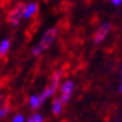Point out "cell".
Returning a JSON list of instances; mask_svg holds the SVG:
<instances>
[{"label":"cell","mask_w":122,"mask_h":122,"mask_svg":"<svg viewBox=\"0 0 122 122\" xmlns=\"http://www.w3.org/2000/svg\"><path fill=\"white\" fill-rule=\"evenodd\" d=\"M25 8L26 6L22 4L17 5L14 9H11V11L8 15V21L10 22L12 26H18L21 19L24 18V12H25Z\"/></svg>","instance_id":"2"},{"label":"cell","mask_w":122,"mask_h":122,"mask_svg":"<svg viewBox=\"0 0 122 122\" xmlns=\"http://www.w3.org/2000/svg\"><path fill=\"white\" fill-rule=\"evenodd\" d=\"M110 29H111V26L109 22H104L97 29H96L95 34H94V37H93V41L95 44H100L107 38V36L110 33Z\"/></svg>","instance_id":"4"},{"label":"cell","mask_w":122,"mask_h":122,"mask_svg":"<svg viewBox=\"0 0 122 122\" xmlns=\"http://www.w3.org/2000/svg\"><path fill=\"white\" fill-rule=\"evenodd\" d=\"M11 122H25V118L22 114H17L14 117V119L11 120Z\"/></svg>","instance_id":"12"},{"label":"cell","mask_w":122,"mask_h":122,"mask_svg":"<svg viewBox=\"0 0 122 122\" xmlns=\"http://www.w3.org/2000/svg\"><path fill=\"white\" fill-rule=\"evenodd\" d=\"M38 10V7H37V4L35 2H30L26 6L25 8V12H24V18L25 19H29L31 18L33 16L36 15V12Z\"/></svg>","instance_id":"6"},{"label":"cell","mask_w":122,"mask_h":122,"mask_svg":"<svg viewBox=\"0 0 122 122\" xmlns=\"http://www.w3.org/2000/svg\"><path fill=\"white\" fill-rule=\"evenodd\" d=\"M119 92L122 93V66H121V73H120V83H119Z\"/></svg>","instance_id":"13"},{"label":"cell","mask_w":122,"mask_h":122,"mask_svg":"<svg viewBox=\"0 0 122 122\" xmlns=\"http://www.w3.org/2000/svg\"><path fill=\"white\" fill-rule=\"evenodd\" d=\"M57 86H55V85H53L52 83H49V84L46 86V89L43 91V93H41V97H43V100L44 101H46L47 99H49L52 95H54V93L57 91Z\"/></svg>","instance_id":"7"},{"label":"cell","mask_w":122,"mask_h":122,"mask_svg":"<svg viewBox=\"0 0 122 122\" xmlns=\"http://www.w3.org/2000/svg\"><path fill=\"white\" fill-rule=\"evenodd\" d=\"M63 101L61 100V97H56L53 101V105H52V111L55 115H59L62 113V110H63Z\"/></svg>","instance_id":"8"},{"label":"cell","mask_w":122,"mask_h":122,"mask_svg":"<svg viewBox=\"0 0 122 122\" xmlns=\"http://www.w3.org/2000/svg\"><path fill=\"white\" fill-rule=\"evenodd\" d=\"M43 117H41V114H33L31 117H30L29 119H28V122H43Z\"/></svg>","instance_id":"10"},{"label":"cell","mask_w":122,"mask_h":122,"mask_svg":"<svg viewBox=\"0 0 122 122\" xmlns=\"http://www.w3.org/2000/svg\"><path fill=\"white\" fill-rule=\"evenodd\" d=\"M9 113V107H0V120Z\"/></svg>","instance_id":"11"},{"label":"cell","mask_w":122,"mask_h":122,"mask_svg":"<svg viewBox=\"0 0 122 122\" xmlns=\"http://www.w3.org/2000/svg\"><path fill=\"white\" fill-rule=\"evenodd\" d=\"M75 85L72 81H65L63 84L61 85V100L63 101V103H67L72 97V94L74 92Z\"/></svg>","instance_id":"3"},{"label":"cell","mask_w":122,"mask_h":122,"mask_svg":"<svg viewBox=\"0 0 122 122\" xmlns=\"http://www.w3.org/2000/svg\"><path fill=\"white\" fill-rule=\"evenodd\" d=\"M111 2L114 6H120V5L122 4V0H111Z\"/></svg>","instance_id":"14"},{"label":"cell","mask_w":122,"mask_h":122,"mask_svg":"<svg viewBox=\"0 0 122 122\" xmlns=\"http://www.w3.org/2000/svg\"><path fill=\"white\" fill-rule=\"evenodd\" d=\"M44 102L45 101L43 100V97H41V94H39V95H38V94H34V95H31L29 97V105L33 110H38Z\"/></svg>","instance_id":"5"},{"label":"cell","mask_w":122,"mask_h":122,"mask_svg":"<svg viewBox=\"0 0 122 122\" xmlns=\"http://www.w3.org/2000/svg\"><path fill=\"white\" fill-rule=\"evenodd\" d=\"M58 36V29L57 28H49L44 33V35L41 36V41H38V44L33 47V53L34 56H39L41 55L45 51H47L48 48L52 46V44L55 41V39Z\"/></svg>","instance_id":"1"},{"label":"cell","mask_w":122,"mask_h":122,"mask_svg":"<svg viewBox=\"0 0 122 122\" xmlns=\"http://www.w3.org/2000/svg\"><path fill=\"white\" fill-rule=\"evenodd\" d=\"M9 48H10V41L5 38L1 41L0 43V57H5L9 52Z\"/></svg>","instance_id":"9"}]
</instances>
